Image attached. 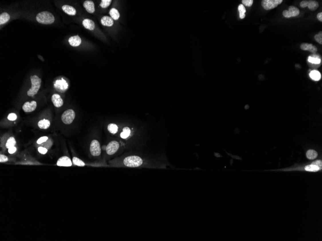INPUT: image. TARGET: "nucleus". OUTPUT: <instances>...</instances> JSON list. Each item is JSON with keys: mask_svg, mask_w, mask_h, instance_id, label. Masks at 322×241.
Segmentation results:
<instances>
[{"mask_svg": "<svg viewBox=\"0 0 322 241\" xmlns=\"http://www.w3.org/2000/svg\"><path fill=\"white\" fill-rule=\"evenodd\" d=\"M308 61L311 64L318 65L321 63V58L320 55L313 54L309 57Z\"/></svg>", "mask_w": 322, "mask_h": 241, "instance_id": "aec40b11", "label": "nucleus"}, {"mask_svg": "<svg viewBox=\"0 0 322 241\" xmlns=\"http://www.w3.org/2000/svg\"><path fill=\"white\" fill-rule=\"evenodd\" d=\"M310 76L311 79H313L315 81H319L321 79V74L319 71L316 70H313L310 73Z\"/></svg>", "mask_w": 322, "mask_h": 241, "instance_id": "b1692460", "label": "nucleus"}, {"mask_svg": "<svg viewBox=\"0 0 322 241\" xmlns=\"http://www.w3.org/2000/svg\"><path fill=\"white\" fill-rule=\"evenodd\" d=\"M315 40H316V41L317 43H319V44H322V32L320 31L319 32V33L315 35Z\"/></svg>", "mask_w": 322, "mask_h": 241, "instance_id": "473e14b6", "label": "nucleus"}, {"mask_svg": "<svg viewBox=\"0 0 322 241\" xmlns=\"http://www.w3.org/2000/svg\"><path fill=\"white\" fill-rule=\"evenodd\" d=\"M311 164L316 165V166H318V167L320 168V169H322V162L321 160H316L315 161H314V162H313V163H311Z\"/></svg>", "mask_w": 322, "mask_h": 241, "instance_id": "4c0bfd02", "label": "nucleus"}, {"mask_svg": "<svg viewBox=\"0 0 322 241\" xmlns=\"http://www.w3.org/2000/svg\"><path fill=\"white\" fill-rule=\"evenodd\" d=\"M283 2V0H262L261 5L264 9L269 10L277 7Z\"/></svg>", "mask_w": 322, "mask_h": 241, "instance_id": "39448f33", "label": "nucleus"}, {"mask_svg": "<svg viewBox=\"0 0 322 241\" xmlns=\"http://www.w3.org/2000/svg\"><path fill=\"white\" fill-rule=\"evenodd\" d=\"M120 144L119 142L116 140H112L110 142L106 148V153L108 155H112L116 153L119 149Z\"/></svg>", "mask_w": 322, "mask_h": 241, "instance_id": "0eeeda50", "label": "nucleus"}, {"mask_svg": "<svg viewBox=\"0 0 322 241\" xmlns=\"http://www.w3.org/2000/svg\"><path fill=\"white\" fill-rule=\"evenodd\" d=\"M75 117V112L72 109H69L63 113L61 116V120L64 124L69 125L73 122Z\"/></svg>", "mask_w": 322, "mask_h": 241, "instance_id": "20e7f679", "label": "nucleus"}, {"mask_svg": "<svg viewBox=\"0 0 322 241\" xmlns=\"http://www.w3.org/2000/svg\"><path fill=\"white\" fill-rule=\"evenodd\" d=\"M57 164L58 166H72V162L70 158L64 156L59 158Z\"/></svg>", "mask_w": 322, "mask_h": 241, "instance_id": "f8f14e48", "label": "nucleus"}, {"mask_svg": "<svg viewBox=\"0 0 322 241\" xmlns=\"http://www.w3.org/2000/svg\"><path fill=\"white\" fill-rule=\"evenodd\" d=\"M17 116L15 113H10L8 115L7 119L8 120L10 121L15 120L17 119Z\"/></svg>", "mask_w": 322, "mask_h": 241, "instance_id": "c9c22d12", "label": "nucleus"}, {"mask_svg": "<svg viewBox=\"0 0 322 241\" xmlns=\"http://www.w3.org/2000/svg\"><path fill=\"white\" fill-rule=\"evenodd\" d=\"M300 11L298 8L294 6L289 7V10H285L283 12V15L286 18H290L291 17L298 16L299 14Z\"/></svg>", "mask_w": 322, "mask_h": 241, "instance_id": "6e6552de", "label": "nucleus"}, {"mask_svg": "<svg viewBox=\"0 0 322 241\" xmlns=\"http://www.w3.org/2000/svg\"><path fill=\"white\" fill-rule=\"evenodd\" d=\"M317 153L313 150H309L306 153V156L309 159H314L317 156Z\"/></svg>", "mask_w": 322, "mask_h": 241, "instance_id": "a878e982", "label": "nucleus"}, {"mask_svg": "<svg viewBox=\"0 0 322 241\" xmlns=\"http://www.w3.org/2000/svg\"><path fill=\"white\" fill-rule=\"evenodd\" d=\"M52 102L54 105L57 107H62L63 105V101L61 96L58 94H54L52 96Z\"/></svg>", "mask_w": 322, "mask_h": 241, "instance_id": "ddd939ff", "label": "nucleus"}, {"mask_svg": "<svg viewBox=\"0 0 322 241\" xmlns=\"http://www.w3.org/2000/svg\"><path fill=\"white\" fill-rule=\"evenodd\" d=\"M83 6L89 13L92 14L95 12V5L92 1H86L83 4Z\"/></svg>", "mask_w": 322, "mask_h": 241, "instance_id": "2eb2a0df", "label": "nucleus"}, {"mask_svg": "<svg viewBox=\"0 0 322 241\" xmlns=\"http://www.w3.org/2000/svg\"><path fill=\"white\" fill-rule=\"evenodd\" d=\"M68 86L69 85L67 81L63 79L60 80H57L54 84V87L55 88L60 92L66 91L68 88Z\"/></svg>", "mask_w": 322, "mask_h": 241, "instance_id": "9d476101", "label": "nucleus"}, {"mask_svg": "<svg viewBox=\"0 0 322 241\" xmlns=\"http://www.w3.org/2000/svg\"><path fill=\"white\" fill-rule=\"evenodd\" d=\"M8 160V158L6 156H5L4 154H1V156H0V162L1 163L7 162Z\"/></svg>", "mask_w": 322, "mask_h": 241, "instance_id": "58836bf2", "label": "nucleus"}, {"mask_svg": "<svg viewBox=\"0 0 322 241\" xmlns=\"http://www.w3.org/2000/svg\"><path fill=\"white\" fill-rule=\"evenodd\" d=\"M36 102L34 101L27 102L22 106V109L26 113L34 111L36 109Z\"/></svg>", "mask_w": 322, "mask_h": 241, "instance_id": "9b49d317", "label": "nucleus"}, {"mask_svg": "<svg viewBox=\"0 0 322 241\" xmlns=\"http://www.w3.org/2000/svg\"><path fill=\"white\" fill-rule=\"evenodd\" d=\"M30 79L31 83V87L27 91V95L29 96L33 97L38 93L40 89L42 81L41 79L37 75L31 76Z\"/></svg>", "mask_w": 322, "mask_h": 241, "instance_id": "f03ea898", "label": "nucleus"}, {"mask_svg": "<svg viewBox=\"0 0 322 241\" xmlns=\"http://www.w3.org/2000/svg\"><path fill=\"white\" fill-rule=\"evenodd\" d=\"M110 17L115 20H117L120 17L119 11L115 8H112L110 11Z\"/></svg>", "mask_w": 322, "mask_h": 241, "instance_id": "5701e85b", "label": "nucleus"}, {"mask_svg": "<svg viewBox=\"0 0 322 241\" xmlns=\"http://www.w3.org/2000/svg\"><path fill=\"white\" fill-rule=\"evenodd\" d=\"M101 23L103 26L111 27L113 25V20L110 17L104 16L101 19Z\"/></svg>", "mask_w": 322, "mask_h": 241, "instance_id": "6ab92c4d", "label": "nucleus"}, {"mask_svg": "<svg viewBox=\"0 0 322 241\" xmlns=\"http://www.w3.org/2000/svg\"><path fill=\"white\" fill-rule=\"evenodd\" d=\"M123 163L125 166L127 167L137 168L142 165L143 160L141 158L138 156H129L124 159Z\"/></svg>", "mask_w": 322, "mask_h": 241, "instance_id": "7ed1b4c3", "label": "nucleus"}, {"mask_svg": "<svg viewBox=\"0 0 322 241\" xmlns=\"http://www.w3.org/2000/svg\"><path fill=\"white\" fill-rule=\"evenodd\" d=\"M118 126L115 124H110L108 126V130L112 134H115L118 131Z\"/></svg>", "mask_w": 322, "mask_h": 241, "instance_id": "c85d7f7f", "label": "nucleus"}, {"mask_svg": "<svg viewBox=\"0 0 322 241\" xmlns=\"http://www.w3.org/2000/svg\"><path fill=\"white\" fill-rule=\"evenodd\" d=\"M301 49L302 50L309 51L312 53H315L317 51V49L316 46H314L313 44L308 43H303L301 45Z\"/></svg>", "mask_w": 322, "mask_h": 241, "instance_id": "4468645a", "label": "nucleus"}, {"mask_svg": "<svg viewBox=\"0 0 322 241\" xmlns=\"http://www.w3.org/2000/svg\"><path fill=\"white\" fill-rule=\"evenodd\" d=\"M112 2L111 0H102L100 4V6L103 8H106L110 6Z\"/></svg>", "mask_w": 322, "mask_h": 241, "instance_id": "2f4dec72", "label": "nucleus"}, {"mask_svg": "<svg viewBox=\"0 0 322 241\" xmlns=\"http://www.w3.org/2000/svg\"><path fill=\"white\" fill-rule=\"evenodd\" d=\"M15 144H16V141H15V139L13 137H11L8 139L5 145H6V148L9 149L12 147L15 146Z\"/></svg>", "mask_w": 322, "mask_h": 241, "instance_id": "cd10ccee", "label": "nucleus"}, {"mask_svg": "<svg viewBox=\"0 0 322 241\" xmlns=\"http://www.w3.org/2000/svg\"><path fill=\"white\" fill-rule=\"evenodd\" d=\"M300 6L302 8H309L311 11H315L319 7V3L316 1H303L300 3Z\"/></svg>", "mask_w": 322, "mask_h": 241, "instance_id": "1a4fd4ad", "label": "nucleus"}, {"mask_svg": "<svg viewBox=\"0 0 322 241\" xmlns=\"http://www.w3.org/2000/svg\"><path fill=\"white\" fill-rule=\"evenodd\" d=\"M82 25L84 28L90 31H93L95 28V23L89 19H85L82 21Z\"/></svg>", "mask_w": 322, "mask_h": 241, "instance_id": "a211bd4d", "label": "nucleus"}, {"mask_svg": "<svg viewBox=\"0 0 322 241\" xmlns=\"http://www.w3.org/2000/svg\"><path fill=\"white\" fill-rule=\"evenodd\" d=\"M38 127L41 129H48L50 126V122L48 119H44L39 121L38 123Z\"/></svg>", "mask_w": 322, "mask_h": 241, "instance_id": "412c9836", "label": "nucleus"}, {"mask_svg": "<svg viewBox=\"0 0 322 241\" xmlns=\"http://www.w3.org/2000/svg\"><path fill=\"white\" fill-rule=\"evenodd\" d=\"M38 150L39 152L42 154H45L48 152V149L45 147H39L38 148Z\"/></svg>", "mask_w": 322, "mask_h": 241, "instance_id": "e433bc0d", "label": "nucleus"}, {"mask_svg": "<svg viewBox=\"0 0 322 241\" xmlns=\"http://www.w3.org/2000/svg\"><path fill=\"white\" fill-rule=\"evenodd\" d=\"M55 20V17L53 15L48 11H43L39 13L36 16L37 22L42 24H51L54 22Z\"/></svg>", "mask_w": 322, "mask_h": 241, "instance_id": "f257e3e1", "label": "nucleus"}, {"mask_svg": "<svg viewBox=\"0 0 322 241\" xmlns=\"http://www.w3.org/2000/svg\"><path fill=\"white\" fill-rule=\"evenodd\" d=\"M130 133H131V130L130 128L128 127H125L123 130L122 132L120 134V136L123 139H127V138H128L129 136Z\"/></svg>", "mask_w": 322, "mask_h": 241, "instance_id": "393cba45", "label": "nucleus"}, {"mask_svg": "<svg viewBox=\"0 0 322 241\" xmlns=\"http://www.w3.org/2000/svg\"><path fill=\"white\" fill-rule=\"evenodd\" d=\"M10 19V16L7 13H3L0 15V25L5 24Z\"/></svg>", "mask_w": 322, "mask_h": 241, "instance_id": "4be33fe9", "label": "nucleus"}, {"mask_svg": "<svg viewBox=\"0 0 322 241\" xmlns=\"http://www.w3.org/2000/svg\"><path fill=\"white\" fill-rule=\"evenodd\" d=\"M238 11L239 12V17L241 19H244L246 16L245 13L246 12V8L244 7V5H240L238 6Z\"/></svg>", "mask_w": 322, "mask_h": 241, "instance_id": "bb28decb", "label": "nucleus"}, {"mask_svg": "<svg viewBox=\"0 0 322 241\" xmlns=\"http://www.w3.org/2000/svg\"><path fill=\"white\" fill-rule=\"evenodd\" d=\"M72 162L74 165L77 166H85L84 162H83L82 160H81L78 157H73L72 158Z\"/></svg>", "mask_w": 322, "mask_h": 241, "instance_id": "7c9ffc66", "label": "nucleus"}, {"mask_svg": "<svg viewBox=\"0 0 322 241\" xmlns=\"http://www.w3.org/2000/svg\"><path fill=\"white\" fill-rule=\"evenodd\" d=\"M242 2L243 5L245 6L250 7L252 6L254 1L253 0H243Z\"/></svg>", "mask_w": 322, "mask_h": 241, "instance_id": "72a5a7b5", "label": "nucleus"}, {"mask_svg": "<svg viewBox=\"0 0 322 241\" xmlns=\"http://www.w3.org/2000/svg\"><path fill=\"white\" fill-rule=\"evenodd\" d=\"M48 138L47 136H43L42 137L40 138L37 141V143L38 144H43L44 142H46L48 140Z\"/></svg>", "mask_w": 322, "mask_h": 241, "instance_id": "f704fd0d", "label": "nucleus"}, {"mask_svg": "<svg viewBox=\"0 0 322 241\" xmlns=\"http://www.w3.org/2000/svg\"><path fill=\"white\" fill-rule=\"evenodd\" d=\"M90 152L91 154L94 156L100 155L101 150L99 142L96 140L92 141L90 144Z\"/></svg>", "mask_w": 322, "mask_h": 241, "instance_id": "423d86ee", "label": "nucleus"}, {"mask_svg": "<svg viewBox=\"0 0 322 241\" xmlns=\"http://www.w3.org/2000/svg\"><path fill=\"white\" fill-rule=\"evenodd\" d=\"M305 169L306 171H311V172H315V171H317L319 170H321L318 166H317L316 165H313V164L308 165V166H306Z\"/></svg>", "mask_w": 322, "mask_h": 241, "instance_id": "c756f323", "label": "nucleus"}, {"mask_svg": "<svg viewBox=\"0 0 322 241\" xmlns=\"http://www.w3.org/2000/svg\"><path fill=\"white\" fill-rule=\"evenodd\" d=\"M69 43L70 45L73 47H77L79 46L82 43V40L80 37L77 35L72 36L69 39Z\"/></svg>", "mask_w": 322, "mask_h": 241, "instance_id": "dca6fc26", "label": "nucleus"}, {"mask_svg": "<svg viewBox=\"0 0 322 241\" xmlns=\"http://www.w3.org/2000/svg\"><path fill=\"white\" fill-rule=\"evenodd\" d=\"M317 17L318 19V20H319V21H320L322 22V13L320 12V13H318V14L317 15Z\"/></svg>", "mask_w": 322, "mask_h": 241, "instance_id": "a19ab883", "label": "nucleus"}, {"mask_svg": "<svg viewBox=\"0 0 322 241\" xmlns=\"http://www.w3.org/2000/svg\"><path fill=\"white\" fill-rule=\"evenodd\" d=\"M62 9L64 12L70 15H74L76 14V10L72 6L69 5H64L62 7Z\"/></svg>", "mask_w": 322, "mask_h": 241, "instance_id": "f3484780", "label": "nucleus"}, {"mask_svg": "<svg viewBox=\"0 0 322 241\" xmlns=\"http://www.w3.org/2000/svg\"><path fill=\"white\" fill-rule=\"evenodd\" d=\"M17 151V148L15 146L12 147L11 148L8 149V153L10 154H13L15 153Z\"/></svg>", "mask_w": 322, "mask_h": 241, "instance_id": "ea45409f", "label": "nucleus"}]
</instances>
